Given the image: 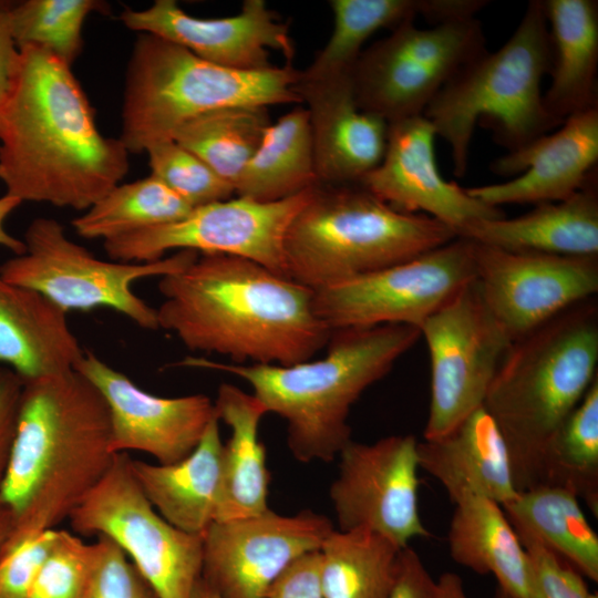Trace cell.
Segmentation results:
<instances>
[{"label": "cell", "instance_id": "6da1fadb", "mask_svg": "<svg viewBox=\"0 0 598 598\" xmlns=\"http://www.w3.org/2000/svg\"><path fill=\"white\" fill-rule=\"evenodd\" d=\"M128 169V151L120 137L99 131L71 65L39 45L20 47L0 99L6 194L85 212Z\"/></svg>", "mask_w": 598, "mask_h": 598}, {"label": "cell", "instance_id": "7a4b0ae2", "mask_svg": "<svg viewBox=\"0 0 598 598\" xmlns=\"http://www.w3.org/2000/svg\"><path fill=\"white\" fill-rule=\"evenodd\" d=\"M158 291V329L192 351L231 363H300L323 349L332 332L315 313L312 289L238 256L199 254L161 277Z\"/></svg>", "mask_w": 598, "mask_h": 598}, {"label": "cell", "instance_id": "3957f363", "mask_svg": "<svg viewBox=\"0 0 598 598\" xmlns=\"http://www.w3.org/2000/svg\"><path fill=\"white\" fill-rule=\"evenodd\" d=\"M115 454L106 402L85 377L73 369L23 382L0 491L12 517L1 556L69 519Z\"/></svg>", "mask_w": 598, "mask_h": 598}, {"label": "cell", "instance_id": "277c9868", "mask_svg": "<svg viewBox=\"0 0 598 598\" xmlns=\"http://www.w3.org/2000/svg\"><path fill=\"white\" fill-rule=\"evenodd\" d=\"M421 338L417 328L381 324L333 330L321 359L291 365L237 364L189 357L179 364L243 379L267 413L287 423V445L301 463L331 462L351 440V406Z\"/></svg>", "mask_w": 598, "mask_h": 598}, {"label": "cell", "instance_id": "5b68a950", "mask_svg": "<svg viewBox=\"0 0 598 598\" xmlns=\"http://www.w3.org/2000/svg\"><path fill=\"white\" fill-rule=\"evenodd\" d=\"M598 303L578 302L514 340L484 401L517 492L536 487L545 452L597 378Z\"/></svg>", "mask_w": 598, "mask_h": 598}, {"label": "cell", "instance_id": "8992f818", "mask_svg": "<svg viewBox=\"0 0 598 598\" xmlns=\"http://www.w3.org/2000/svg\"><path fill=\"white\" fill-rule=\"evenodd\" d=\"M550 64L544 1L533 0L497 51H484L441 89L423 116L448 144L455 176L463 177L467 171L478 123L489 128L507 152L560 126L543 100L542 83Z\"/></svg>", "mask_w": 598, "mask_h": 598}, {"label": "cell", "instance_id": "52a82bcc", "mask_svg": "<svg viewBox=\"0 0 598 598\" xmlns=\"http://www.w3.org/2000/svg\"><path fill=\"white\" fill-rule=\"evenodd\" d=\"M456 237L442 221L398 212L359 183L318 184L288 227L286 272L317 290L412 259Z\"/></svg>", "mask_w": 598, "mask_h": 598}, {"label": "cell", "instance_id": "ba28073f", "mask_svg": "<svg viewBox=\"0 0 598 598\" xmlns=\"http://www.w3.org/2000/svg\"><path fill=\"white\" fill-rule=\"evenodd\" d=\"M291 63L243 71L208 62L163 38L140 33L126 68L120 140L141 154L214 110L301 103Z\"/></svg>", "mask_w": 598, "mask_h": 598}, {"label": "cell", "instance_id": "9c48e42d", "mask_svg": "<svg viewBox=\"0 0 598 598\" xmlns=\"http://www.w3.org/2000/svg\"><path fill=\"white\" fill-rule=\"evenodd\" d=\"M23 243V254L0 265L4 280L42 293L65 312L107 308L147 330L158 329L156 308L138 297L133 285L177 272L199 255L178 250L150 262L103 260L70 239L64 227L50 217L34 218Z\"/></svg>", "mask_w": 598, "mask_h": 598}, {"label": "cell", "instance_id": "30bf717a", "mask_svg": "<svg viewBox=\"0 0 598 598\" xmlns=\"http://www.w3.org/2000/svg\"><path fill=\"white\" fill-rule=\"evenodd\" d=\"M486 50L475 17L430 28L406 21L360 53L351 71L355 103L388 124L423 115L441 89Z\"/></svg>", "mask_w": 598, "mask_h": 598}, {"label": "cell", "instance_id": "8fae6325", "mask_svg": "<svg viewBox=\"0 0 598 598\" xmlns=\"http://www.w3.org/2000/svg\"><path fill=\"white\" fill-rule=\"evenodd\" d=\"M69 520L75 534L113 540L159 598H192L202 577L203 537L176 528L156 512L127 453L115 454Z\"/></svg>", "mask_w": 598, "mask_h": 598}, {"label": "cell", "instance_id": "7c38bea8", "mask_svg": "<svg viewBox=\"0 0 598 598\" xmlns=\"http://www.w3.org/2000/svg\"><path fill=\"white\" fill-rule=\"evenodd\" d=\"M475 279L474 241L463 237L412 259L313 290L331 330L423 322Z\"/></svg>", "mask_w": 598, "mask_h": 598}, {"label": "cell", "instance_id": "4fadbf2b", "mask_svg": "<svg viewBox=\"0 0 598 598\" xmlns=\"http://www.w3.org/2000/svg\"><path fill=\"white\" fill-rule=\"evenodd\" d=\"M431 361L424 440L441 437L484 405L513 340L486 308L474 279L421 326Z\"/></svg>", "mask_w": 598, "mask_h": 598}, {"label": "cell", "instance_id": "5bb4252c", "mask_svg": "<svg viewBox=\"0 0 598 598\" xmlns=\"http://www.w3.org/2000/svg\"><path fill=\"white\" fill-rule=\"evenodd\" d=\"M313 188L271 203L237 196L206 204L178 220L103 241L104 249L110 259L127 262L155 261L171 250L231 255L288 277L285 237Z\"/></svg>", "mask_w": 598, "mask_h": 598}, {"label": "cell", "instance_id": "9a60e30c", "mask_svg": "<svg viewBox=\"0 0 598 598\" xmlns=\"http://www.w3.org/2000/svg\"><path fill=\"white\" fill-rule=\"evenodd\" d=\"M417 444L413 435H391L344 445L329 489L338 529L370 530L399 548L430 536L419 509Z\"/></svg>", "mask_w": 598, "mask_h": 598}, {"label": "cell", "instance_id": "2e32d148", "mask_svg": "<svg viewBox=\"0 0 598 598\" xmlns=\"http://www.w3.org/2000/svg\"><path fill=\"white\" fill-rule=\"evenodd\" d=\"M326 515L303 509L213 523L203 535L202 578L220 598H266L280 574L319 550L333 529Z\"/></svg>", "mask_w": 598, "mask_h": 598}, {"label": "cell", "instance_id": "e0dca14e", "mask_svg": "<svg viewBox=\"0 0 598 598\" xmlns=\"http://www.w3.org/2000/svg\"><path fill=\"white\" fill-rule=\"evenodd\" d=\"M482 299L514 341L598 292V256L511 251L474 241Z\"/></svg>", "mask_w": 598, "mask_h": 598}, {"label": "cell", "instance_id": "ac0fdd59", "mask_svg": "<svg viewBox=\"0 0 598 598\" xmlns=\"http://www.w3.org/2000/svg\"><path fill=\"white\" fill-rule=\"evenodd\" d=\"M74 370L85 377L106 402L114 453L138 451L151 455L158 464L179 462L194 451L216 416L209 396L154 395L87 350Z\"/></svg>", "mask_w": 598, "mask_h": 598}, {"label": "cell", "instance_id": "d6986e66", "mask_svg": "<svg viewBox=\"0 0 598 598\" xmlns=\"http://www.w3.org/2000/svg\"><path fill=\"white\" fill-rule=\"evenodd\" d=\"M436 136L423 115L389 123L383 157L359 184L398 212H423L442 221L457 237L477 220L505 216L501 208L442 177L435 156Z\"/></svg>", "mask_w": 598, "mask_h": 598}, {"label": "cell", "instance_id": "ffe728a7", "mask_svg": "<svg viewBox=\"0 0 598 598\" xmlns=\"http://www.w3.org/2000/svg\"><path fill=\"white\" fill-rule=\"evenodd\" d=\"M118 19L130 30L163 38L214 64L243 71L271 68L269 50L291 63L295 44L289 24L264 0H246L231 17L189 16L175 0H155L144 10L125 8Z\"/></svg>", "mask_w": 598, "mask_h": 598}, {"label": "cell", "instance_id": "44dd1931", "mask_svg": "<svg viewBox=\"0 0 598 598\" xmlns=\"http://www.w3.org/2000/svg\"><path fill=\"white\" fill-rule=\"evenodd\" d=\"M598 107L567 117L556 131L509 151L491 163L498 176H516L498 183L466 188L481 202L543 204L564 200L597 173Z\"/></svg>", "mask_w": 598, "mask_h": 598}, {"label": "cell", "instance_id": "7402d4cb", "mask_svg": "<svg viewBox=\"0 0 598 598\" xmlns=\"http://www.w3.org/2000/svg\"><path fill=\"white\" fill-rule=\"evenodd\" d=\"M306 102L319 184H355L381 162L388 123L355 103L351 74L308 80L293 85Z\"/></svg>", "mask_w": 598, "mask_h": 598}, {"label": "cell", "instance_id": "603a6c76", "mask_svg": "<svg viewBox=\"0 0 598 598\" xmlns=\"http://www.w3.org/2000/svg\"><path fill=\"white\" fill-rule=\"evenodd\" d=\"M420 468L456 502L482 496L501 506L517 495L504 437L484 406L450 433L417 444Z\"/></svg>", "mask_w": 598, "mask_h": 598}, {"label": "cell", "instance_id": "cb8c5ba5", "mask_svg": "<svg viewBox=\"0 0 598 598\" xmlns=\"http://www.w3.org/2000/svg\"><path fill=\"white\" fill-rule=\"evenodd\" d=\"M83 352L68 312L0 276V365L27 382L73 370Z\"/></svg>", "mask_w": 598, "mask_h": 598}, {"label": "cell", "instance_id": "d4e9b609", "mask_svg": "<svg viewBox=\"0 0 598 598\" xmlns=\"http://www.w3.org/2000/svg\"><path fill=\"white\" fill-rule=\"evenodd\" d=\"M217 415L194 451L173 464L132 458L134 476L156 512L176 528L202 536L223 502V447Z\"/></svg>", "mask_w": 598, "mask_h": 598}, {"label": "cell", "instance_id": "484cf974", "mask_svg": "<svg viewBox=\"0 0 598 598\" xmlns=\"http://www.w3.org/2000/svg\"><path fill=\"white\" fill-rule=\"evenodd\" d=\"M458 237L511 251L598 256L597 173L564 200L538 204L513 218L477 220Z\"/></svg>", "mask_w": 598, "mask_h": 598}, {"label": "cell", "instance_id": "4316f807", "mask_svg": "<svg viewBox=\"0 0 598 598\" xmlns=\"http://www.w3.org/2000/svg\"><path fill=\"white\" fill-rule=\"evenodd\" d=\"M551 41L550 85L543 100L558 123L598 107V2L543 0Z\"/></svg>", "mask_w": 598, "mask_h": 598}, {"label": "cell", "instance_id": "83f0119b", "mask_svg": "<svg viewBox=\"0 0 598 598\" xmlns=\"http://www.w3.org/2000/svg\"><path fill=\"white\" fill-rule=\"evenodd\" d=\"M485 0H330L333 28L326 45L300 75L321 80L351 74L364 42L383 28L423 17L433 24L475 17Z\"/></svg>", "mask_w": 598, "mask_h": 598}, {"label": "cell", "instance_id": "f1b7e54d", "mask_svg": "<svg viewBox=\"0 0 598 598\" xmlns=\"http://www.w3.org/2000/svg\"><path fill=\"white\" fill-rule=\"evenodd\" d=\"M219 421L231 435L223 447V502L216 522L255 516L267 511L271 474L259 424L267 414L261 402L230 383H223L214 401Z\"/></svg>", "mask_w": 598, "mask_h": 598}, {"label": "cell", "instance_id": "f546056e", "mask_svg": "<svg viewBox=\"0 0 598 598\" xmlns=\"http://www.w3.org/2000/svg\"><path fill=\"white\" fill-rule=\"evenodd\" d=\"M454 505L447 534L451 558L477 574H492L511 598H529L528 557L502 506L482 496Z\"/></svg>", "mask_w": 598, "mask_h": 598}, {"label": "cell", "instance_id": "4dcf8cb0", "mask_svg": "<svg viewBox=\"0 0 598 598\" xmlns=\"http://www.w3.org/2000/svg\"><path fill=\"white\" fill-rule=\"evenodd\" d=\"M502 508L519 539L533 540L598 580V536L569 489L540 485L520 491Z\"/></svg>", "mask_w": 598, "mask_h": 598}, {"label": "cell", "instance_id": "1f68e13d", "mask_svg": "<svg viewBox=\"0 0 598 598\" xmlns=\"http://www.w3.org/2000/svg\"><path fill=\"white\" fill-rule=\"evenodd\" d=\"M319 184L308 112L296 107L271 123L235 185L260 203L278 202Z\"/></svg>", "mask_w": 598, "mask_h": 598}, {"label": "cell", "instance_id": "d6a6232c", "mask_svg": "<svg viewBox=\"0 0 598 598\" xmlns=\"http://www.w3.org/2000/svg\"><path fill=\"white\" fill-rule=\"evenodd\" d=\"M401 549L370 530L333 528L319 549L323 597L388 598Z\"/></svg>", "mask_w": 598, "mask_h": 598}, {"label": "cell", "instance_id": "836d02e7", "mask_svg": "<svg viewBox=\"0 0 598 598\" xmlns=\"http://www.w3.org/2000/svg\"><path fill=\"white\" fill-rule=\"evenodd\" d=\"M270 124L267 107H224L186 122L172 140L199 157L235 189Z\"/></svg>", "mask_w": 598, "mask_h": 598}, {"label": "cell", "instance_id": "e575fe53", "mask_svg": "<svg viewBox=\"0 0 598 598\" xmlns=\"http://www.w3.org/2000/svg\"><path fill=\"white\" fill-rule=\"evenodd\" d=\"M193 208L153 176L117 184L72 220L76 234L103 241L168 224Z\"/></svg>", "mask_w": 598, "mask_h": 598}, {"label": "cell", "instance_id": "d590c367", "mask_svg": "<svg viewBox=\"0 0 598 598\" xmlns=\"http://www.w3.org/2000/svg\"><path fill=\"white\" fill-rule=\"evenodd\" d=\"M558 486L598 513V377L553 437L537 486Z\"/></svg>", "mask_w": 598, "mask_h": 598}, {"label": "cell", "instance_id": "8d00e7d4", "mask_svg": "<svg viewBox=\"0 0 598 598\" xmlns=\"http://www.w3.org/2000/svg\"><path fill=\"white\" fill-rule=\"evenodd\" d=\"M107 7L99 0H25L4 4V10L18 48L39 45L72 65L82 51L86 17Z\"/></svg>", "mask_w": 598, "mask_h": 598}, {"label": "cell", "instance_id": "74e56055", "mask_svg": "<svg viewBox=\"0 0 598 598\" xmlns=\"http://www.w3.org/2000/svg\"><path fill=\"white\" fill-rule=\"evenodd\" d=\"M151 176L158 179L192 208L231 197V184L205 162L173 140L150 145Z\"/></svg>", "mask_w": 598, "mask_h": 598}, {"label": "cell", "instance_id": "f35d334b", "mask_svg": "<svg viewBox=\"0 0 598 598\" xmlns=\"http://www.w3.org/2000/svg\"><path fill=\"white\" fill-rule=\"evenodd\" d=\"M93 567V545L56 529L28 598H85Z\"/></svg>", "mask_w": 598, "mask_h": 598}, {"label": "cell", "instance_id": "ab89813d", "mask_svg": "<svg viewBox=\"0 0 598 598\" xmlns=\"http://www.w3.org/2000/svg\"><path fill=\"white\" fill-rule=\"evenodd\" d=\"M85 598H159L125 553L110 538L96 536Z\"/></svg>", "mask_w": 598, "mask_h": 598}, {"label": "cell", "instance_id": "60d3db41", "mask_svg": "<svg viewBox=\"0 0 598 598\" xmlns=\"http://www.w3.org/2000/svg\"><path fill=\"white\" fill-rule=\"evenodd\" d=\"M530 569L529 598H598L590 592L582 576L565 560L542 545L519 539Z\"/></svg>", "mask_w": 598, "mask_h": 598}, {"label": "cell", "instance_id": "b9f144b4", "mask_svg": "<svg viewBox=\"0 0 598 598\" xmlns=\"http://www.w3.org/2000/svg\"><path fill=\"white\" fill-rule=\"evenodd\" d=\"M55 536V528L42 532L0 557V598H28Z\"/></svg>", "mask_w": 598, "mask_h": 598}, {"label": "cell", "instance_id": "7bdbcfd3", "mask_svg": "<svg viewBox=\"0 0 598 598\" xmlns=\"http://www.w3.org/2000/svg\"><path fill=\"white\" fill-rule=\"evenodd\" d=\"M266 598H324L320 553H308L289 565L270 586Z\"/></svg>", "mask_w": 598, "mask_h": 598}, {"label": "cell", "instance_id": "ee69618b", "mask_svg": "<svg viewBox=\"0 0 598 598\" xmlns=\"http://www.w3.org/2000/svg\"><path fill=\"white\" fill-rule=\"evenodd\" d=\"M22 389L23 381L19 375L0 365V491L16 433Z\"/></svg>", "mask_w": 598, "mask_h": 598}, {"label": "cell", "instance_id": "f6af8a7d", "mask_svg": "<svg viewBox=\"0 0 598 598\" xmlns=\"http://www.w3.org/2000/svg\"><path fill=\"white\" fill-rule=\"evenodd\" d=\"M388 598H439L436 581L410 546L400 550L395 578Z\"/></svg>", "mask_w": 598, "mask_h": 598}, {"label": "cell", "instance_id": "bcb514c9", "mask_svg": "<svg viewBox=\"0 0 598 598\" xmlns=\"http://www.w3.org/2000/svg\"><path fill=\"white\" fill-rule=\"evenodd\" d=\"M18 55L19 48L11 35L4 4L0 3V99L8 87Z\"/></svg>", "mask_w": 598, "mask_h": 598}, {"label": "cell", "instance_id": "7dc6e473", "mask_svg": "<svg viewBox=\"0 0 598 598\" xmlns=\"http://www.w3.org/2000/svg\"><path fill=\"white\" fill-rule=\"evenodd\" d=\"M22 203L10 195L0 197V246L12 251L14 255L23 254L25 246L23 240L11 235L4 226L9 215Z\"/></svg>", "mask_w": 598, "mask_h": 598}, {"label": "cell", "instance_id": "c3c4849f", "mask_svg": "<svg viewBox=\"0 0 598 598\" xmlns=\"http://www.w3.org/2000/svg\"><path fill=\"white\" fill-rule=\"evenodd\" d=\"M439 598L467 597L462 578L455 573H444L436 581Z\"/></svg>", "mask_w": 598, "mask_h": 598}, {"label": "cell", "instance_id": "681fc988", "mask_svg": "<svg viewBox=\"0 0 598 598\" xmlns=\"http://www.w3.org/2000/svg\"><path fill=\"white\" fill-rule=\"evenodd\" d=\"M12 530L10 512L0 504V557Z\"/></svg>", "mask_w": 598, "mask_h": 598}, {"label": "cell", "instance_id": "f907efd6", "mask_svg": "<svg viewBox=\"0 0 598 598\" xmlns=\"http://www.w3.org/2000/svg\"><path fill=\"white\" fill-rule=\"evenodd\" d=\"M192 598H220L218 594L200 577L196 582Z\"/></svg>", "mask_w": 598, "mask_h": 598}, {"label": "cell", "instance_id": "816d5d0a", "mask_svg": "<svg viewBox=\"0 0 598 598\" xmlns=\"http://www.w3.org/2000/svg\"><path fill=\"white\" fill-rule=\"evenodd\" d=\"M496 598H511L507 594L502 591L499 588L496 590Z\"/></svg>", "mask_w": 598, "mask_h": 598}]
</instances>
